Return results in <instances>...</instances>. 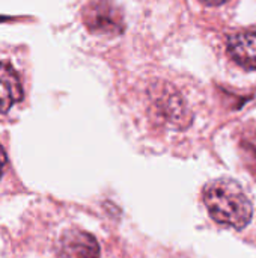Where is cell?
I'll list each match as a JSON object with an SVG mask.
<instances>
[{
    "label": "cell",
    "mask_w": 256,
    "mask_h": 258,
    "mask_svg": "<svg viewBox=\"0 0 256 258\" xmlns=\"http://www.w3.org/2000/svg\"><path fill=\"white\" fill-rule=\"evenodd\" d=\"M204 203L217 224L243 230L252 221V203L235 180L219 178L210 181L204 189Z\"/></svg>",
    "instance_id": "cell-1"
},
{
    "label": "cell",
    "mask_w": 256,
    "mask_h": 258,
    "mask_svg": "<svg viewBox=\"0 0 256 258\" xmlns=\"http://www.w3.org/2000/svg\"><path fill=\"white\" fill-rule=\"evenodd\" d=\"M60 258H98L100 246L95 237L80 230L66 231L59 243Z\"/></svg>",
    "instance_id": "cell-2"
},
{
    "label": "cell",
    "mask_w": 256,
    "mask_h": 258,
    "mask_svg": "<svg viewBox=\"0 0 256 258\" xmlns=\"http://www.w3.org/2000/svg\"><path fill=\"white\" fill-rule=\"evenodd\" d=\"M228 54L244 70H256V27L228 38Z\"/></svg>",
    "instance_id": "cell-3"
},
{
    "label": "cell",
    "mask_w": 256,
    "mask_h": 258,
    "mask_svg": "<svg viewBox=\"0 0 256 258\" xmlns=\"http://www.w3.org/2000/svg\"><path fill=\"white\" fill-rule=\"evenodd\" d=\"M84 21L92 32L119 33L122 30L119 14L107 2H95L84 9Z\"/></svg>",
    "instance_id": "cell-4"
},
{
    "label": "cell",
    "mask_w": 256,
    "mask_h": 258,
    "mask_svg": "<svg viewBox=\"0 0 256 258\" xmlns=\"http://www.w3.org/2000/svg\"><path fill=\"white\" fill-rule=\"evenodd\" d=\"M23 100V88L17 71L5 62H0V113Z\"/></svg>",
    "instance_id": "cell-5"
},
{
    "label": "cell",
    "mask_w": 256,
    "mask_h": 258,
    "mask_svg": "<svg viewBox=\"0 0 256 258\" xmlns=\"http://www.w3.org/2000/svg\"><path fill=\"white\" fill-rule=\"evenodd\" d=\"M240 147L243 151V159L250 171V174L256 178V124L249 125L241 138H240Z\"/></svg>",
    "instance_id": "cell-6"
},
{
    "label": "cell",
    "mask_w": 256,
    "mask_h": 258,
    "mask_svg": "<svg viewBox=\"0 0 256 258\" xmlns=\"http://www.w3.org/2000/svg\"><path fill=\"white\" fill-rule=\"evenodd\" d=\"M6 162H8V157H6V153L3 150V147L0 145V178H2V174L5 171V166H6Z\"/></svg>",
    "instance_id": "cell-7"
},
{
    "label": "cell",
    "mask_w": 256,
    "mask_h": 258,
    "mask_svg": "<svg viewBox=\"0 0 256 258\" xmlns=\"http://www.w3.org/2000/svg\"><path fill=\"white\" fill-rule=\"evenodd\" d=\"M204 5H207V6H220V5H223V3H226V2H229V0H201Z\"/></svg>",
    "instance_id": "cell-8"
}]
</instances>
